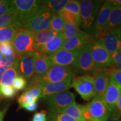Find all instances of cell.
Masks as SVG:
<instances>
[{
	"label": "cell",
	"instance_id": "1",
	"mask_svg": "<svg viewBox=\"0 0 121 121\" xmlns=\"http://www.w3.org/2000/svg\"><path fill=\"white\" fill-rule=\"evenodd\" d=\"M75 72L72 67L53 66L44 75L41 76H34L29 80L25 90L31 87L39 86L40 85L47 83L58 82L67 80H73Z\"/></svg>",
	"mask_w": 121,
	"mask_h": 121
},
{
	"label": "cell",
	"instance_id": "2",
	"mask_svg": "<svg viewBox=\"0 0 121 121\" xmlns=\"http://www.w3.org/2000/svg\"><path fill=\"white\" fill-rule=\"evenodd\" d=\"M11 43L15 53L19 56L33 57L37 52L34 33L28 30L22 29L18 31Z\"/></svg>",
	"mask_w": 121,
	"mask_h": 121
},
{
	"label": "cell",
	"instance_id": "3",
	"mask_svg": "<svg viewBox=\"0 0 121 121\" xmlns=\"http://www.w3.org/2000/svg\"><path fill=\"white\" fill-rule=\"evenodd\" d=\"M42 3V2H41ZM53 13L42 6L26 18L22 29L33 33L48 29Z\"/></svg>",
	"mask_w": 121,
	"mask_h": 121
},
{
	"label": "cell",
	"instance_id": "4",
	"mask_svg": "<svg viewBox=\"0 0 121 121\" xmlns=\"http://www.w3.org/2000/svg\"><path fill=\"white\" fill-rule=\"evenodd\" d=\"M111 113L104 98L95 96L91 102L84 105L83 116L85 120L105 121Z\"/></svg>",
	"mask_w": 121,
	"mask_h": 121
},
{
	"label": "cell",
	"instance_id": "5",
	"mask_svg": "<svg viewBox=\"0 0 121 121\" xmlns=\"http://www.w3.org/2000/svg\"><path fill=\"white\" fill-rule=\"evenodd\" d=\"M102 4L103 1L99 0H84L80 1V26L81 28L84 30L91 29Z\"/></svg>",
	"mask_w": 121,
	"mask_h": 121
},
{
	"label": "cell",
	"instance_id": "6",
	"mask_svg": "<svg viewBox=\"0 0 121 121\" xmlns=\"http://www.w3.org/2000/svg\"><path fill=\"white\" fill-rule=\"evenodd\" d=\"M71 86L85 100L88 101L95 95L93 77L89 74L73 78Z\"/></svg>",
	"mask_w": 121,
	"mask_h": 121
},
{
	"label": "cell",
	"instance_id": "7",
	"mask_svg": "<svg viewBox=\"0 0 121 121\" xmlns=\"http://www.w3.org/2000/svg\"><path fill=\"white\" fill-rule=\"evenodd\" d=\"M44 100L49 111L57 112L76 103L75 95L67 91L52 95Z\"/></svg>",
	"mask_w": 121,
	"mask_h": 121
},
{
	"label": "cell",
	"instance_id": "8",
	"mask_svg": "<svg viewBox=\"0 0 121 121\" xmlns=\"http://www.w3.org/2000/svg\"><path fill=\"white\" fill-rule=\"evenodd\" d=\"M110 54L121 51V28L104 31L96 38Z\"/></svg>",
	"mask_w": 121,
	"mask_h": 121
},
{
	"label": "cell",
	"instance_id": "9",
	"mask_svg": "<svg viewBox=\"0 0 121 121\" xmlns=\"http://www.w3.org/2000/svg\"><path fill=\"white\" fill-rule=\"evenodd\" d=\"M91 44L86 45L79 50L75 65V67L77 70L85 74L93 73L98 69L92 58Z\"/></svg>",
	"mask_w": 121,
	"mask_h": 121
},
{
	"label": "cell",
	"instance_id": "10",
	"mask_svg": "<svg viewBox=\"0 0 121 121\" xmlns=\"http://www.w3.org/2000/svg\"><path fill=\"white\" fill-rule=\"evenodd\" d=\"M91 53L95 65L98 69L110 67L113 65L111 54L98 40L91 44Z\"/></svg>",
	"mask_w": 121,
	"mask_h": 121
},
{
	"label": "cell",
	"instance_id": "11",
	"mask_svg": "<svg viewBox=\"0 0 121 121\" xmlns=\"http://www.w3.org/2000/svg\"><path fill=\"white\" fill-rule=\"evenodd\" d=\"M114 7L110 1H106L103 2L93 28L91 29L93 37L95 39L98 35L105 30L110 13Z\"/></svg>",
	"mask_w": 121,
	"mask_h": 121
},
{
	"label": "cell",
	"instance_id": "12",
	"mask_svg": "<svg viewBox=\"0 0 121 121\" xmlns=\"http://www.w3.org/2000/svg\"><path fill=\"white\" fill-rule=\"evenodd\" d=\"M80 50V49H79ZM79 50L69 51L60 49L49 56L52 66H60L71 67L76 62Z\"/></svg>",
	"mask_w": 121,
	"mask_h": 121
},
{
	"label": "cell",
	"instance_id": "13",
	"mask_svg": "<svg viewBox=\"0 0 121 121\" xmlns=\"http://www.w3.org/2000/svg\"><path fill=\"white\" fill-rule=\"evenodd\" d=\"M111 67L100 68L93 73L95 96L104 98L110 78Z\"/></svg>",
	"mask_w": 121,
	"mask_h": 121
},
{
	"label": "cell",
	"instance_id": "14",
	"mask_svg": "<svg viewBox=\"0 0 121 121\" xmlns=\"http://www.w3.org/2000/svg\"><path fill=\"white\" fill-rule=\"evenodd\" d=\"M16 11L23 24L29 16L41 6L42 1L37 0H13L11 1Z\"/></svg>",
	"mask_w": 121,
	"mask_h": 121
},
{
	"label": "cell",
	"instance_id": "15",
	"mask_svg": "<svg viewBox=\"0 0 121 121\" xmlns=\"http://www.w3.org/2000/svg\"><path fill=\"white\" fill-rule=\"evenodd\" d=\"M96 39L92 35L84 31L81 35L66 40L61 49L69 51L79 50L86 45L91 44Z\"/></svg>",
	"mask_w": 121,
	"mask_h": 121
},
{
	"label": "cell",
	"instance_id": "16",
	"mask_svg": "<svg viewBox=\"0 0 121 121\" xmlns=\"http://www.w3.org/2000/svg\"><path fill=\"white\" fill-rule=\"evenodd\" d=\"M72 80H67L58 82L47 83L39 86L42 90V98L45 99L51 95L66 91L71 86Z\"/></svg>",
	"mask_w": 121,
	"mask_h": 121
},
{
	"label": "cell",
	"instance_id": "17",
	"mask_svg": "<svg viewBox=\"0 0 121 121\" xmlns=\"http://www.w3.org/2000/svg\"><path fill=\"white\" fill-rule=\"evenodd\" d=\"M34 76H41L44 75L52 67L49 56L37 52L33 57Z\"/></svg>",
	"mask_w": 121,
	"mask_h": 121
},
{
	"label": "cell",
	"instance_id": "18",
	"mask_svg": "<svg viewBox=\"0 0 121 121\" xmlns=\"http://www.w3.org/2000/svg\"><path fill=\"white\" fill-rule=\"evenodd\" d=\"M121 91V87L110 78L108 86L104 95V100L111 112L115 110Z\"/></svg>",
	"mask_w": 121,
	"mask_h": 121
},
{
	"label": "cell",
	"instance_id": "19",
	"mask_svg": "<svg viewBox=\"0 0 121 121\" xmlns=\"http://www.w3.org/2000/svg\"><path fill=\"white\" fill-rule=\"evenodd\" d=\"M42 97V90L39 86H35L25 90L18 98L19 109L24 108L26 105L37 103Z\"/></svg>",
	"mask_w": 121,
	"mask_h": 121
},
{
	"label": "cell",
	"instance_id": "20",
	"mask_svg": "<svg viewBox=\"0 0 121 121\" xmlns=\"http://www.w3.org/2000/svg\"><path fill=\"white\" fill-rule=\"evenodd\" d=\"M66 41L63 37L62 32L58 33L56 35L45 44L40 47L37 52H40L46 55H51L61 49L65 42Z\"/></svg>",
	"mask_w": 121,
	"mask_h": 121
},
{
	"label": "cell",
	"instance_id": "21",
	"mask_svg": "<svg viewBox=\"0 0 121 121\" xmlns=\"http://www.w3.org/2000/svg\"><path fill=\"white\" fill-rule=\"evenodd\" d=\"M17 72L26 80H31L35 74L33 57L19 56Z\"/></svg>",
	"mask_w": 121,
	"mask_h": 121
},
{
	"label": "cell",
	"instance_id": "22",
	"mask_svg": "<svg viewBox=\"0 0 121 121\" xmlns=\"http://www.w3.org/2000/svg\"><path fill=\"white\" fill-rule=\"evenodd\" d=\"M23 24L22 20L15 10L0 16V28L13 25L20 30L22 29Z\"/></svg>",
	"mask_w": 121,
	"mask_h": 121
},
{
	"label": "cell",
	"instance_id": "23",
	"mask_svg": "<svg viewBox=\"0 0 121 121\" xmlns=\"http://www.w3.org/2000/svg\"><path fill=\"white\" fill-rule=\"evenodd\" d=\"M33 33H34L35 46L37 51L40 47L45 44L50 40H52L58 33L48 29L43 31Z\"/></svg>",
	"mask_w": 121,
	"mask_h": 121
},
{
	"label": "cell",
	"instance_id": "24",
	"mask_svg": "<svg viewBox=\"0 0 121 121\" xmlns=\"http://www.w3.org/2000/svg\"><path fill=\"white\" fill-rule=\"evenodd\" d=\"M119 28H121V6H115L110 13L108 24L104 31Z\"/></svg>",
	"mask_w": 121,
	"mask_h": 121
},
{
	"label": "cell",
	"instance_id": "25",
	"mask_svg": "<svg viewBox=\"0 0 121 121\" xmlns=\"http://www.w3.org/2000/svg\"><path fill=\"white\" fill-rule=\"evenodd\" d=\"M84 108V105L75 103L60 110V112L67 115L78 121H85V119L83 116Z\"/></svg>",
	"mask_w": 121,
	"mask_h": 121
},
{
	"label": "cell",
	"instance_id": "26",
	"mask_svg": "<svg viewBox=\"0 0 121 121\" xmlns=\"http://www.w3.org/2000/svg\"><path fill=\"white\" fill-rule=\"evenodd\" d=\"M69 0H47L42 1V6L51 12L53 14L60 13Z\"/></svg>",
	"mask_w": 121,
	"mask_h": 121
},
{
	"label": "cell",
	"instance_id": "27",
	"mask_svg": "<svg viewBox=\"0 0 121 121\" xmlns=\"http://www.w3.org/2000/svg\"><path fill=\"white\" fill-rule=\"evenodd\" d=\"M18 31L13 25L0 28V43H12Z\"/></svg>",
	"mask_w": 121,
	"mask_h": 121
},
{
	"label": "cell",
	"instance_id": "28",
	"mask_svg": "<svg viewBox=\"0 0 121 121\" xmlns=\"http://www.w3.org/2000/svg\"><path fill=\"white\" fill-rule=\"evenodd\" d=\"M17 69L15 66L9 67L2 76L0 86L4 87L12 86L13 81L17 75Z\"/></svg>",
	"mask_w": 121,
	"mask_h": 121
},
{
	"label": "cell",
	"instance_id": "29",
	"mask_svg": "<svg viewBox=\"0 0 121 121\" xmlns=\"http://www.w3.org/2000/svg\"><path fill=\"white\" fill-rule=\"evenodd\" d=\"M84 32L80 29L79 26L69 22H65L62 34L65 40H67L81 35Z\"/></svg>",
	"mask_w": 121,
	"mask_h": 121
},
{
	"label": "cell",
	"instance_id": "30",
	"mask_svg": "<svg viewBox=\"0 0 121 121\" xmlns=\"http://www.w3.org/2000/svg\"><path fill=\"white\" fill-rule=\"evenodd\" d=\"M65 22L60 13L53 15L50 22L49 29L56 33L62 32Z\"/></svg>",
	"mask_w": 121,
	"mask_h": 121
},
{
	"label": "cell",
	"instance_id": "31",
	"mask_svg": "<svg viewBox=\"0 0 121 121\" xmlns=\"http://www.w3.org/2000/svg\"><path fill=\"white\" fill-rule=\"evenodd\" d=\"M47 121H78L67 115L57 112L49 111Z\"/></svg>",
	"mask_w": 121,
	"mask_h": 121
},
{
	"label": "cell",
	"instance_id": "32",
	"mask_svg": "<svg viewBox=\"0 0 121 121\" xmlns=\"http://www.w3.org/2000/svg\"><path fill=\"white\" fill-rule=\"evenodd\" d=\"M63 10L73 13L77 17L80 19V1L77 0H72L65 5Z\"/></svg>",
	"mask_w": 121,
	"mask_h": 121
},
{
	"label": "cell",
	"instance_id": "33",
	"mask_svg": "<svg viewBox=\"0 0 121 121\" xmlns=\"http://www.w3.org/2000/svg\"><path fill=\"white\" fill-rule=\"evenodd\" d=\"M59 13L61 15L65 22H69V23L74 24V25L80 26V19L77 17L73 13L65 11L64 10H62Z\"/></svg>",
	"mask_w": 121,
	"mask_h": 121
},
{
	"label": "cell",
	"instance_id": "34",
	"mask_svg": "<svg viewBox=\"0 0 121 121\" xmlns=\"http://www.w3.org/2000/svg\"><path fill=\"white\" fill-rule=\"evenodd\" d=\"M16 94L17 91L12 86L7 87L0 86V99H11L14 98Z\"/></svg>",
	"mask_w": 121,
	"mask_h": 121
},
{
	"label": "cell",
	"instance_id": "35",
	"mask_svg": "<svg viewBox=\"0 0 121 121\" xmlns=\"http://www.w3.org/2000/svg\"><path fill=\"white\" fill-rule=\"evenodd\" d=\"M27 86V81L25 78L21 75H18L13 81L12 86L16 91H21L26 88Z\"/></svg>",
	"mask_w": 121,
	"mask_h": 121
},
{
	"label": "cell",
	"instance_id": "36",
	"mask_svg": "<svg viewBox=\"0 0 121 121\" xmlns=\"http://www.w3.org/2000/svg\"><path fill=\"white\" fill-rule=\"evenodd\" d=\"M14 10L11 1L0 0V16Z\"/></svg>",
	"mask_w": 121,
	"mask_h": 121
},
{
	"label": "cell",
	"instance_id": "37",
	"mask_svg": "<svg viewBox=\"0 0 121 121\" xmlns=\"http://www.w3.org/2000/svg\"><path fill=\"white\" fill-rule=\"evenodd\" d=\"M0 52L3 56H8L15 53L11 43H0Z\"/></svg>",
	"mask_w": 121,
	"mask_h": 121
},
{
	"label": "cell",
	"instance_id": "38",
	"mask_svg": "<svg viewBox=\"0 0 121 121\" xmlns=\"http://www.w3.org/2000/svg\"><path fill=\"white\" fill-rule=\"evenodd\" d=\"M110 78L121 87V70L116 69L113 66H111Z\"/></svg>",
	"mask_w": 121,
	"mask_h": 121
},
{
	"label": "cell",
	"instance_id": "39",
	"mask_svg": "<svg viewBox=\"0 0 121 121\" xmlns=\"http://www.w3.org/2000/svg\"><path fill=\"white\" fill-rule=\"evenodd\" d=\"M47 113L44 110L35 113L32 118V121H47Z\"/></svg>",
	"mask_w": 121,
	"mask_h": 121
},
{
	"label": "cell",
	"instance_id": "40",
	"mask_svg": "<svg viewBox=\"0 0 121 121\" xmlns=\"http://www.w3.org/2000/svg\"><path fill=\"white\" fill-rule=\"evenodd\" d=\"M112 58L113 65L116 63L121 62V51L117 52L111 54Z\"/></svg>",
	"mask_w": 121,
	"mask_h": 121
},
{
	"label": "cell",
	"instance_id": "41",
	"mask_svg": "<svg viewBox=\"0 0 121 121\" xmlns=\"http://www.w3.org/2000/svg\"><path fill=\"white\" fill-rule=\"evenodd\" d=\"M114 111L116 112V113H117V114L119 117H121V91Z\"/></svg>",
	"mask_w": 121,
	"mask_h": 121
},
{
	"label": "cell",
	"instance_id": "42",
	"mask_svg": "<svg viewBox=\"0 0 121 121\" xmlns=\"http://www.w3.org/2000/svg\"><path fill=\"white\" fill-rule=\"evenodd\" d=\"M105 121H121V120L120 117L117 114L116 112L113 111Z\"/></svg>",
	"mask_w": 121,
	"mask_h": 121
},
{
	"label": "cell",
	"instance_id": "43",
	"mask_svg": "<svg viewBox=\"0 0 121 121\" xmlns=\"http://www.w3.org/2000/svg\"><path fill=\"white\" fill-rule=\"evenodd\" d=\"M38 107V105L37 103H35L26 105L24 109L28 112H34L37 109Z\"/></svg>",
	"mask_w": 121,
	"mask_h": 121
},
{
	"label": "cell",
	"instance_id": "44",
	"mask_svg": "<svg viewBox=\"0 0 121 121\" xmlns=\"http://www.w3.org/2000/svg\"><path fill=\"white\" fill-rule=\"evenodd\" d=\"M7 109H8V106H6L5 108H4L2 110H0V121H4V116H5Z\"/></svg>",
	"mask_w": 121,
	"mask_h": 121
},
{
	"label": "cell",
	"instance_id": "45",
	"mask_svg": "<svg viewBox=\"0 0 121 121\" xmlns=\"http://www.w3.org/2000/svg\"><path fill=\"white\" fill-rule=\"evenodd\" d=\"M7 69H8V67L6 66H3L0 67V82H1V80L2 79L3 75H4L6 71L7 70Z\"/></svg>",
	"mask_w": 121,
	"mask_h": 121
},
{
	"label": "cell",
	"instance_id": "46",
	"mask_svg": "<svg viewBox=\"0 0 121 121\" xmlns=\"http://www.w3.org/2000/svg\"><path fill=\"white\" fill-rule=\"evenodd\" d=\"M110 1L114 6H121V0H112Z\"/></svg>",
	"mask_w": 121,
	"mask_h": 121
},
{
	"label": "cell",
	"instance_id": "47",
	"mask_svg": "<svg viewBox=\"0 0 121 121\" xmlns=\"http://www.w3.org/2000/svg\"><path fill=\"white\" fill-rule=\"evenodd\" d=\"M113 66L114 68H116V69H119V70H121V62L114 64L113 65Z\"/></svg>",
	"mask_w": 121,
	"mask_h": 121
},
{
	"label": "cell",
	"instance_id": "48",
	"mask_svg": "<svg viewBox=\"0 0 121 121\" xmlns=\"http://www.w3.org/2000/svg\"><path fill=\"white\" fill-rule=\"evenodd\" d=\"M3 66H4V60L2 58L1 60H0V67H2Z\"/></svg>",
	"mask_w": 121,
	"mask_h": 121
},
{
	"label": "cell",
	"instance_id": "49",
	"mask_svg": "<svg viewBox=\"0 0 121 121\" xmlns=\"http://www.w3.org/2000/svg\"><path fill=\"white\" fill-rule=\"evenodd\" d=\"M3 55H2V54L1 53V52H0V60H1V59H2L3 58Z\"/></svg>",
	"mask_w": 121,
	"mask_h": 121
},
{
	"label": "cell",
	"instance_id": "50",
	"mask_svg": "<svg viewBox=\"0 0 121 121\" xmlns=\"http://www.w3.org/2000/svg\"><path fill=\"white\" fill-rule=\"evenodd\" d=\"M85 121H88V120H85Z\"/></svg>",
	"mask_w": 121,
	"mask_h": 121
},
{
	"label": "cell",
	"instance_id": "51",
	"mask_svg": "<svg viewBox=\"0 0 121 121\" xmlns=\"http://www.w3.org/2000/svg\"></svg>",
	"mask_w": 121,
	"mask_h": 121
}]
</instances>
